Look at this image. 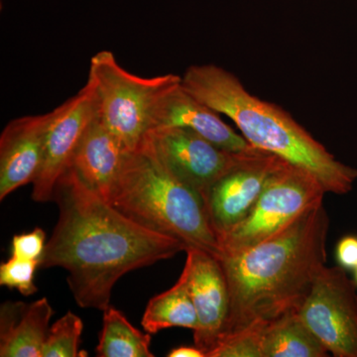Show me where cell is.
<instances>
[{"label":"cell","instance_id":"7","mask_svg":"<svg viewBox=\"0 0 357 357\" xmlns=\"http://www.w3.org/2000/svg\"><path fill=\"white\" fill-rule=\"evenodd\" d=\"M335 357H357V285L344 267L325 266L299 312Z\"/></svg>","mask_w":357,"mask_h":357},{"label":"cell","instance_id":"14","mask_svg":"<svg viewBox=\"0 0 357 357\" xmlns=\"http://www.w3.org/2000/svg\"><path fill=\"white\" fill-rule=\"evenodd\" d=\"M126 153L128 150L121 141L96 117L79 141L68 169L109 202Z\"/></svg>","mask_w":357,"mask_h":357},{"label":"cell","instance_id":"10","mask_svg":"<svg viewBox=\"0 0 357 357\" xmlns=\"http://www.w3.org/2000/svg\"><path fill=\"white\" fill-rule=\"evenodd\" d=\"M96 119L95 93L89 82L76 96L53 110L45 138L41 167L32 183L35 202L52 201L59 178L67 170L79 141Z\"/></svg>","mask_w":357,"mask_h":357},{"label":"cell","instance_id":"20","mask_svg":"<svg viewBox=\"0 0 357 357\" xmlns=\"http://www.w3.org/2000/svg\"><path fill=\"white\" fill-rule=\"evenodd\" d=\"M263 328H246L225 335L208 357H263Z\"/></svg>","mask_w":357,"mask_h":357},{"label":"cell","instance_id":"13","mask_svg":"<svg viewBox=\"0 0 357 357\" xmlns=\"http://www.w3.org/2000/svg\"><path fill=\"white\" fill-rule=\"evenodd\" d=\"M155 128H177L198 133L222 149L243 152L251 147L220 114L204 105L184 88L182 77L159 96L152 114Z\"/></svg>","mask_w":357,"mask_h":357},{"label":"cell","instance_id":"11","mask_svg":"<svg viewBox=\"0 0 357 357\" xmlns=\"http://www.w3.org/2000/svg\"><path fill=\"white\" fill-rule=\"evenodd\" d=\"M182 273L198 317L194 344L208 356L217 347L227 325L229 289L220 259L206 251L188 248Z\"/></svg>","mask_w":357,"mask_h":357},{"label":"cell","instance_id":"21","mask_svg":"<svg viewBox=\"0 0 357 357\" xmlns=\"http://www.w3.org/2000/svg\"><path fill=\"white\" fill-rule=\"evenodd\" d=\"M39 261L11 256L0 265V285L14 289L23 296H31L38 291L35 285V273Z\"/></svg>","mask_w":357,"mask_h":357},{"label":"cell","instance_id":"24","mask_svg":"<svg viewBox=\"0 0 357 357\" xmlns=\"http://www.w3.org/2000/svg\"><path fill=\"white\" fill-rule=\"evenodd\" d=\"M169 357H206V354H204L201 349L195 345L192 347H180L177 349H174L172 351L169 352Z\"/></svg>","mask_w":357,"mask_h":357},{"label":"cell","instance_id":"4","mask_svg":"<svg viewBox=\"0 0 357 357\" xmlns=\"http://www.w3.org/2000/svg\"><path fill=\"white\" fill-rule=\"evenodd\" d=\"M109 203L142 227L220 257L201 195L178 180L145 138L128 151Z\"/></svg>","mask_w":357,"mask_h":357},{"label":"cell","instance_id":"8","mask_svg":"<svg viewBox=\"0 0 357 357\" xmlns=\"http://www.w3.org/2000/svg\"><path fill=\"white\" fill-rule=\"evenodd\" d=\"M282 160L251 146L236 165L211 185L204 203L218 238L248 215Z\"/></svg>","mask_w":357,"mask_h":357},{"label":"cell","instance_id":"23","mask_svg":"<svg viewBox=\"0 0 357 357\" xmlns=\"http://www.w3.org/2000/svg\"><path fill=\"white\" fill-rule=\"evenodd\" d=\"M337 261L344 269L357 268V237L345 236L340 239L337 246Z\"/></svg>","mask_w":357,"mask_h":357},{"label":"cell","instance_id":"25","mask_svg":"<svg viewBox=\"0 0 357 357\" xmlns=\"http://www.w3.org/2000/svg\"><path fill=\"white\" fill-rule=\"evenodd\" d=\"M354 281H356V285H357V268L356 269V280H354Z\"/></svg>","mask_w":357,"mask_h":357},{"label":"cell","instance_id":"1","mask_svg":"<svg viewBox=\"0 0 357 357\" xmlns=\"http://www.w3.org/2000/svg\"><path fill=\"white\" fill-rule=\"evenodd\" d=\"M52 201L59 218L40 267L68 272L79 307L105 312L122 276L187 250L178 239L124 215L69 169L59 178Z\"/></svg>","mask_w":357,"mask_h":357},{"label":"cell","instance_id":"12","mask_svg":"<svg viewBox=\"0 0 357 357\" xmlns=\"http://www.w3.org/2000/svg\"><path fill=\"white\" fill-rule=\"evenodd\" d=\"M53 110L9 122L0 135V199L34 182L43 159Z\"/></svg>","mask_w":357,"mask_h":357},{"label":"cell","instance_id":"5","mask_svg":"<svg viewBox=\"0 0 357 357\" xmlns=\"http://www.w3.org/2000/svg\"><path fill=\"white\" fill-rule=\"evenodd\" d=\"M180 76H136L119 62L112 52H98L91 59L88 82L93 86L96 117L128 151L142 144L152 130V114L159 96Z\"/></svg>","mask_w":357,"mask_h":357},{"label":"cell","instance_id":"16","mask_svg":"<svg viewBox=\"0 0 357 357\" xmlns=\"http://www.w3.org/2000/svg\"><path fill=\"white\" fill-rule=\"evenodd\" d=\"M263 357H326L330 352L300 318L289 314L263 328Z\"/></svg>","mask_w":357,"mask_h":357},{"label":"cell","instance_id":"9","mask_svg":"<svg viewBox=\"0 0 357 357\" xmlns=\"http://www.w3.org/2000/svg\"><path fill=\"white\" fill-rule=\"evenodd\" d=\"M146 139L169 170L203 199L211 185L236 165L245 151H227L184 128H155Z\"/></svg>","mask_w":357,"mask_h":357},{"label":"cell","instance_id":"18","mask_svg":"<svg viewBox=\"0 0 357 357\" xmlns=\"http://www.w3.org/2000/svg\"><path fill=\"white\" fill-rule=\"evenodd\" d=\"M103 314L102 330L96 347L100 357H153L151 333H142L119 310L109 307Z\"/></svg>","mask_w":357,"mask_h":357},{"label":"cell","instance_id":"17","mask_svg":"<svg viewBox=\"0 0 357 357\" xmlns=\"http://www.w3.org/2000/svg\"><path fill=\"white\" fill-rule=\"evenodd\" d=\"M141 324L145 332L151 335L175 326L190 328L192 332L198 328L196 307L184 274H181L172 288L149 301Z\"/></svg>","mask_w":357,"mask_h":357},{"label":"cell","instance_id":"3","mask_svg":"<svg viewBox=\"0 0 357 357\" xmlns=\"http://www.w3.org/2000/svg\"><path fill=\"white\" fill-rule=\"evenodd\" d=\"M182 84L195 98L234 121L251 146L311 173L326 192L351 191L357 168L335 159L287 112L251 95L236 75L215 65H194L185 70Z\"/></svg>","mask_w":357,"mask_h":357},{"label":"cell","instance_id":"15","mask_svg":"<svg viewBox=\"0 0 357 357\" xmlns=\"http://www.w3.org/2000/svg\"><path fill=\"white\" fill-rule=\"evenodd\" d=\"M54 314L47 298L0 307V356L42 357Z\"/></svg>","mask_w":357,"mask_h":357},{"label":"cell","instance_id":"6","mask_svg":"<svg viewBox=\"0 0 357 357\" xmlns=\"http://www.w3.org/2000/svg\"><path fill=\"white\" fill-rule=\"evenodd\" d=\"M326 194L311 173L282 160L248 215L218 237L220 257L243 252L273 236L323 202Z\"/></svg>","mask_w":357,"mask_h":357},{"label":"cell","instance_id":"22","mask_svg":"<svg viewBox=\"0 0 357 357\" xmlns=\"http://www.w3.org/2000/svg\"><path fill=\"white\" fill-rule=\"evenodd\" d=\"M46 245V234L43 229L36 227L32 231L13 236L11 256L39 261L41 265Z\"/></svg>","mask_w":357,"mask_h":357},{"label":"cell","instance_id":"19","mask_svg":"<svg viewBox=\"0 0 357 357\" xmlns=\"http://www.w3.org/2000/svg\"><path fill=\"white\" fill-rule=\"evenodd\" d=\"M83 331L82 319L68 311L51 326L42 357L86 356V352L79 349Z\"/></svg>","mask_w":357,"mask_h":357},{"label":"cell","instance_id":"2","mask_svg":"<svg viewBox=\"0 0 357 357\" xmlns=\"http://www.w3.org/2000/svg\"><path fill=\"white\" fill-rule=\"evenodd\" d=\"M328 229L323 201L266 241L218 258L229 296L222 338L299 312L326 266Z\"/></svg>","mask_w":357,"mask_h":357}]
</instances>
